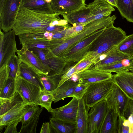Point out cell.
<instances>
[{
  "instance_id": "obj_27",
  "label": "cell",
  "mask_w": 133,
  "mask_h": 133,
  "mask_svg": "<svg viewBox=\"0 0 133 133\" xmlns=\"http://www.w3.org/2000/svg\"><path fill=\"white\" fill-rule=\"evenodd\" d=\"M49 32L28 33L18 35L20 44L25 46L34 43L40 40H48Z\"/></svg>"
},
{
  "instance_id": "obj_29",
  "label": "cell",
  "mask_w": 133,
  "mask_h": 133,
  "mask_svg": "<svg viewBox=\"0 0 133 133\" xmlns=\"http://www.w3.org/2000/svg\"><path fill=\"white\" fill-rule=\"evenodd\" d=\"M117 8L123 18L133 23V0H117Z\"/></svg>"
},
{
  "instance_id": "obj_45",
  "label": "cell",
  "mask_w": 133,
  "mask_h": 133,
  "mask_svg": "<svg viewBox=\"0 0 133 133\" xmlns=\"http://www.w3.org/2000/svg\"><path fill=\"white\" fill-rule=\"evenodd\" d=\"M55 133L52 127L49 122L44 123L41 127L40 133Z\"/></svg>"
},
{
  "instance_id": "obj_50",
  "label": "cell",
  "mask_w": 133,
  "mask_h": 133,
  "mask_svg": "<svg viewBox=\"0 0 133 133\" xmlns=\"http://www.w3.org/2000/svg\"><path fill=\"white\" fill-rule=\"evenodd\" d=\"M129 71L130 72L133 73V66L130 69Z\"/></svg>"
},
{
  "instance_id": "obj_21",
  "label": "cell",
  "mask_w": 133,
  "mask_h": 133,
  "mask_svg": "<svg viewBox=\"0 0 133 133\" xmlns=\"http://www.w3.org/2000/svg\"><path fill=\"white\" fill-rule=\"evenodd\" d=\"M78 83L71 78L58 87L54 90L50 92L53 95L54 103L67 97H73L75 87Z\"/></svg>"
},
{
  "instance_id": "obj_30",
  "label": "cell",
  "mask_w": 133,
  "mask_h": 133,
  "mask_svg": "<svg viewBox=\"0 0 133 133\" xmlns=\"http://www.w3.org/2000/svg\"><path fill=\"white\" fill-rule=\"evenodd\" d=\"M23 101L22 97L17 92L11 98L7 99L0 98V116L4 115L16 105Z\"/></svg>"
},
{
  "instance_id": "obj_6",
  "label": "cell",
  "mask_w": 133,
  "mask_h": 133,
  "mask_svg": "<svg viewBox=\"0 0 133 133\" xmlns=\"http://www.w3.org/2000/svg\"><path fill=\"white\" fill-rule=\"evenodd\" d=\"M105 28L99 30L86 37L65 53L62 57L68 63L78 62L89 51L94 42Z\"/></svg>"
},
{
  "instance_id": "obj_15",
  "label": "cell",
  "mask_w": 133,
  "mask_h": 133,
  "mask_svg": "<svg viewBox=\"0 0 133 133\" xmlns=\"http://www.w3.org/2000/svg\"><path fill=\"white\" fill-rule=\"evenodd\" d=\"M77 75L78 82L87 85L109 79L112 77V75L111 73L92 66Z\"/></svg>"
},
{
  "instance_id": "obj_44",
  "label": "cell",
  "mask_w": 133,
  "mask_h": 133,
  "mask_svg": "<svg viewBox=\"0 0 133 133\" xmlns=\"http://www.w3.org/2000/svg\"><path fill=\"white\" fill-rule=\"evenodd\" d=\"M6 65L0 68V88H2L8 78Z\"/></svg>"
},
{
  "instance_id": "obj_48",
  "label": "cell",
  "mask_w": 133,
  "mask_h": 133,
  "mask_svg": "<svg viewBox=\"0 0 133 133\" xmlns=\"http://www.w3.org/2000/svg\"><path fill=\"white\" fill-rule=\"evenodd\" d=\"M107 2L112 6L117 8V0H105Z\"/></svg>"
},
{
  "instance_id": "obj_38",
  "label": "cell",
  "mask_w": 133,
  "mask_h": 133,
  "mask_svg": "<svg viewBox=\"0 0 133 133\" xmlns=\"http://www.w3.org/2000/svg\"><path fill=\"white\" fill-rule=\"evenodd\" d=\"M38 106L35 104L28 105L22 117L21 122L22 126L26 125L35 117L40 108Z\"/></svg>"
},
{
  "instance_id": "obj_16",
  "label": "cell",
  "mask_w": 133,
  "mask_h": 133,
  "mask_svg": "<svg viewBox=\"0 0 133 133\" xmlns=\"http://www.w3.org/2000/svg\"><path fill=\"white\" fill-rule=\"evenodd\" d=\"M28 105L24 101L16 105L4 115L0 116V129L5 127L19 121L26 110Z\"/></svg>"
},
{
  "instance_id": "obj_51",
  "label": "cell",
  "mask_w": 133,
  "mask_h": 133,
  "mask_svg": "<svg viewBox=\"0 0 133 133\" xmlns=\"http://www.w3.org/2000/svg\"><path fill=\"white\" fill-rule=\"evenodd\" d=\"M97 0H94V1H96Z\"/></svg>"
},
{
  "instance_id": "obj_40",
  "label": "cell",
  "mask_w": 133,
  "mask_h": 133,
  "mask_svg": "<svg viewBox=\"0 0 133 133\" xmlns=\"http://www.w3.org/2000/svg\"><path fill=\"white\" fill-rule=\"evenodd\" d=\"M85 26L83 24H81L66 29L65 35L63 39H68L75 36L83 30Z\"/></svg>"
},
{
  "instance_id": "obj_35",
  "label": "cell",
  "mask_w": 133,
  "mask_h": 133,
  "mask_svg": "<svg viewBox=\"0 0 133 133\" xmlns=\"http://www.w3.org/2000/svg\"><path fill=\"white\" fill-rule=\"evenodd\" d=\"M65 39H53L51 40H44L39 41L32 44L24 46L28 49L37 48L41 49H50L52 50L63 43Z\"/></svg>"
},
{
  "instance_id": "obj_1",
  "label": "cell",
  "mask_w": 133,
  "mask_h": 133,
  "mask_svg": "<svg viewBox=\"0 0 133 133\" xmlns=\"http://www.w3.org/2000/svg\"><path fill=\"white\" fill-rule=\"evenodd\" d=\"M54 13L46 14L35 12L20 5L14 26L12 29L16 35L28 33L45 32L49 26L67 25L66 20L61 19Z\"/></svg>"
},
{
  "instance_id": "obj_13",
  "label": "cell",
  "mask_w": 133,
  "mask_h": 133,
  "mask_svg": "<svg viewBox=\"0 0 133 133\" xmlns=\"http://www.w3.org/2000/svg\"><path fill=\"white\" fill-rule=\"evenodd\" d=\"M78 107V100L75 97L66 104L52 109L50 112L52 118L69 122H76Z\"/></svg>"
},
{
  "instance_id": "obj_3",
  "label": "cell",
  "mask_w": 133,
  "mask_h": 133,
  "mask_svg": "<svg viewBox=\"0 0 133 133\" xmlns=\"http://www.w3.org/2000/svg\"><path fill=\"white\" fill-rule=\"evenodd\" d=\"M116 18L115 15L94 21L85 25L83 30L75 36L66 39L59 48L64 55L86 37L101 29L113 25Z\"/></svg>"
},
{
  "instance_id": "obj_22",
  "label": "cell",
  "mask_w": 133,
  "mask_h": 133,
  "mask_svg": "<svg viewBox=\"0 0 133 133\" xmlns=\"http://www.w3.org/2000/svg\"><path fill=\"white\" fill-rule=\"evenodd\" d=\"M118 117L116 112L108 108L99 133H118Z\"/></svg>"
},
{
  "instance_id": "obj_25",
  "label": "cell",
  "mask_w": 133,
  "mask_h": 133,
  "mask_svg": "<svg viewBox=\"0 0 133 133\" xmlns=\"http://www.w3.org/2000/svg\"><path fill=\"white\" fill-rule=\"evenodd\" d=\"M19 76L22 77L27 81L39 87L42 89H44L41 82L39 75L20 59Z\"/></svg>"
},
{
  "instance_id": "obj_9",
  "label": "cell",
  "mask_w": 133,
  "mask_h": 133,
  "mask_svg": "<svg viewBox=\"0 0 133 133\" xmlns=\"http://www.w3.org/2000/svg\"><path fill=\"white\" fill-rule=\"evenodd\" d=\"M15 35L13 30L5 33L0 30V68L6 65L11 57L18 51Z\"/></svg>"
},
{
  "instance_id": "obj_28",
  "label": "cell",
  "mask_w": 133,
  "mask_h": 133,
  "mask_svg": "<svg viewBox=\"0 0 133 133\" xmlns=\"http://www.w3.org/2000/svg\"><path fill=\"white\" fill-rule=\"evenodd\" d=\"M97 59L91 51H89L81 60L73 65L75 70V75L90 68L95 63Z\"/></svg>"
},
{
  "instance_id": "obj_23",
  "label": "cell",
  "mask_w": 133,
  "mask_h": 133,
  "mask_svg": "<svg viewBox=\"0 0 133 133\" xmlns=\"http://www.w3.org/2000/svg\"><path fill=\"white\" fill-rule=\"evenodd\" d=\"M21 3L26 8L35 12L49 14H54L50 3L46 0H22Z\"/></svg>"
},
{
  "instance_id": "obj_26",
  "label": "cell",
  "mask_w": 133,
  "mask_h": 133,
  "mask_svg": "<svg viewBox=\"0 0 133 133\" xmlns=\"http://www.w3.org/2000/svg\"><path fill=\"white\" fill-rule=\"evenodd\" d=\"M50 123L55 133H76V122H69L50 118Z\"/></svg>"
},
{
  "instance_id": "obj_36",
  "label": "cell",
  "mask_w": 133,
  "mask_h": 133,
  "mask_svg": "<svg viewBox=\"0 0 133 133\" xmlns=\"http://www.w3.org/2000/svg\"><path fill=\"white\" fill-rule=\"evenodd\" d=\"M119 51L133 57V34L127 36L117 45Z\"/></svg>"
},
{
  "instance_id": "obj_5",
  "label": "cell",
  "mask_w": 133,
  "mask_h": 133,
  "mask_svg": "<svg viewBox=\"0 0 133 133\" xmlns=\"http://www.w3.org/2000/svg\"><path fill=\"white\" fill-rule=\"evenodd\" d=\"M28 49L36 55L44 65L50 69L51 75H61L68 63L63 57L55 55L50 49L32 48Z\"/></svg>"
},
{
  "instance_id": "obj_20",
  "label": "cell",
  "mask_w": 133,
  "mask_h": 133,
  "mask_svg": "<svg viewBox=\"0 0 133 133\" xmlns=\"http://www.w3.org/2000/svg\"><path fill=\"white\" fill-rule=\"evenodd\" d=\"M129 56L123 54L118 49L117 45L100 56L98 62L93 65L95 68L112 64L130 58Z\"/></svg>"
},
{
  "instance_id": "obj_11",
  "label": "cell",
  "mask_w": 133,
  "mask_h": 133,
  "mask_svg": "<svg viewBox=\"0 0 133 133\" xmlns=\"http://www.w3.org/2000/svg\"><path fill=\"white\" fill-rule=\"evenodd\" d=\"M16 91L23 101L28 105H36L41 88L21 76L16 78Z\"/></svg>"
},
{
  "instance_id": "obj_33",
  "label": "cell",
  "mask_w": 133,
  "mask_h": 133,
  "mask_svg": "<svg viewBox=\"0 0 133 133\" xmlns=\"http://www.w3.org/2000/svg\"><path fill=\"white\" fill-rule=\"evenodd\" d=\"M54 99L53 95L50 92L45 89H41L36 105H40L41 108H45L50 112L53 109L51 107V104Z\"/></svg>"
},
{
  "instance_id": "obj_12",
  "label": "cell",
  "mask_w": 133,
  "mask_h": 133,
  "mask_svg": "<svg viewBox=\"0 0 133 133\" xmlns=\"http://www.w3.org/2000/svg\"><path fill=\"white\" fill-rule=\"evenodd\" d=\"M20 59L39 75H51L50 69L41 59L29 49L23 46L17 52Z\"/></svg>"
},
{
  "instance_id": "obj_43",
  "label": "cell",
  "mask_w": 133,
  "mask_h": 133,
  "mask_svg": "<svg viewBox=\"0 0 133 133\" xmlns=\"http://www.w3.org/2000/svg\"><path fill=\"white\" fill-rule=\"evenodd\" d=\"M124 116L133 125V101L130 99L124 112Z\"/></svg>"
},
{
  "instance_id": "obj_7",
  "label": "cell",
  "mask_w": 133,
  "mask_h": 133,
  "mask_svg": "<svg viewBox=\"0 0 133 133\" xmlns=\"http://www.w3.org/2000/svg\"><path fill=\"white\" fill-rule=\"evenodd\" d=\"M22 0H5L0 12V29L4 33L12 30Z\"/></svg>"
},
{
  "instance_id": "obj_49",
  "label": "cell",
  "mask_w": 133,
  "mask_h": 133,
  "mask_svg": "<svg viewBox=\"0 0 133 133\" xmlns=\"http://www.w3.org/2000/svg\"><path fill=\"white\" fill-rule=\"evenodd\" d=\"M5 0H0V12L1 11Z\"/></svg>"
},
{
  "instance_id": "obj_14",
  "label": "cell",
  "mask_w": 133,
  "mask_h": 133,
  "mask_svg": "<svg viewBox=\"0 0 133 133\" xmlns=\"http://www.w3.org/2000/svg\"><path fill=\"white\" fill-rule=\"evenodd\" d=\"M85 0H51L52 9L58 15H66L81 8L86 5Z\"/></svg>"
},
{
  "instance_id": "obj_47",
  "label": "cell",
  "mask_w": 133,
  "mask_h": 133,
  "mask_svg": "<svg viewBox=\"0 0 133 133\" xmlns=\"http://www.w3.org/2000/svg\"><path fill=\"white\" fill-rule=\"evenodd\" d=\"M65 29L60 31L54 32L52 39L64 38L65 35Z\"/></svg>"
},
{
  "instance_id": "obj_37",
  "label": "cell",
  "mask_w": 133,
  "mask_h": 133,
  "mask_svg": "<svg viewBox=\"0 0 133 133\" xmlns=\"http://www.w3.org/2000/svg\"><path fill=\"white\" fill-rule=\"evenodd\" d=\"M43 109L40 108L33 118L26 125L22 126L19 133H35L39 119V116Z\"/></svg>"
},
{
  "instance_id": "obj_18",
  "label": "cell",
  "mask_w": 133,
  "mask_h": 133,
  "mask_svg": "<svg viewBox=\"0 0 133 133\" xmlns=\"http://www.w3.org/2000/svg\"><path fill=\"white\" fill-rule=\"evenodd\" d=\"M114 83L126 95L133 101V73L124 71L112 75Z\"/></svg>"
},
{
  "instance_id": "obj_32",
  "label": "cell",
  "mask_w": 133,
  "mask_h": 133,
  "mask_svg": "<svg viewBox=\"0 0 133 133\" xmlns=\"http://www.w3.org/2000/svg\"><path fill=\"white\" fill-rule=\"evenodd\" d=\"M16 79L8 77L0 88V98L7 99L12 97L16 92Z\"/></svg>"
},
{
  "instance_id": "obj_34",
  "label": "cell",
  "mask_w": 133,
  "mask_h": 133,
  "mask_svg": "<svg viewBox=\"0 0 133 133\" xmlns=\"http://www.w3.org/2000/svg\"><path fill=\"white\" fill-rule=\"evenodd\" d=\"M20 59L15 54L13 55L8 62L6 68L8 77L16 78L19 73Z\"/></svg>"
},
{
  "instance_id": "obj_8",
  "label": "cell",
  "mask_w": 133,
  "mask_h": 133,
  "mask_svg": "<svg viewBox=\"0 0 133 133\" xmlns=\"http://www.w3.org/2000/svg\"><path fill=\"white\" fill-rule=\"evenodd\" d=\"M105 99L108 108L113 110L120 116H124L130 99L114 83Z\"/></svg>"
},
{
  "instance_id": "obj_39",
  "label": "cell",
  "mask_w": 133,
  "mask_h": 133,
  "mask_svg": "<svg viewBox=\"0 0 133 133\" xmlns=\"http://www.w3.org/2000/svg\"><path fill=\"white\" fill-rule=\"evenodd\" d=\"M133 133V125L124 116H118V133Z\"/></svg>"
},
{
  "instance_id": "obj_2",
  "label": "cell",
  "mask_w": 133,
  "mask_h": 133,
  "mask_svg": "<svg viewBox=\"0 0 133 133\" xmlns=\"http://www.w3.org/2000/svg\"><path fill=\"white\" fill-rule=\"evenodd\" d=\"M126 36L121 28L110 25L105 28L95 41L89 51L94 52L97 60L100 56L116 46Z\"/></svg>"
},
{
  "instance_id": "obj_24",
  "label": "cell",
  "mask_w": 133,
  "mask_h": 133,
  "mask_svg": "<svg viewBox=\"0 0 133 133\" xmlns=\"http://www.w3.org/2000/svg\"><path fill=\"white\" fill-rule=\"evenodd\" d=\"M133 66V57H131L112 64L101 66L97 68L106 72L117 73L129 71Z\"/></svg>"
},
{
  "instance_id": "obj_19",
  "label": "cell",
  "mask_w": 133,
  "mask_h": 133,
  "mask_svg": "<svg viewBox=\"0 0 133 133\" xmlns=\"http://www.w3.org/2000/svg\"><path fill=\"white\" fill-rule=\"evenodd\" d=\"M78 101V107L76 119V133H88V111L90 107L86 104L83 98Z\"/></svg>"
},
{
  "instance_id": "obj_42",
  "label": "cell",
  "mask_w": 133,
  "mask_h": 133,
  "mask_svg": "<svg viewBox=\"0 0 133 133\" xmlns=\"http://www.w3.org/2000/svg\"><path fill=\"white\" fill-rule=\"evenodd\" d=\"M87 86V85L78 82L75 87L73 97H75L78 100L83 98Z\"/></svg>"
},
{
  "instance_id": "obj_31",
  "label": "cell",
  "mask_w": 133,
  "mask_h": 133,
  "mask_svg": "<svg viewBox=\"0 0 133 133\" xmlns=\"http://www.w3.org/2000/svg\"><path fill=\"white\" fill-rule=\"evenodd\" d=\"M41 82L44 89L51 92L58 87L61 75L55 74L48 76L39 75Z\"/></svg>"
},
{
  "instance_id": "obj_41",
  "label": "cell",
  "mask_w": 133,
  "mask_h": 133,
  "mask_svg": "<svg viewBox=\"0 0 133 133\" xmlns=\"http://www.w3.org/2000/svg\"><path fill=\"white\" fill-rule=\"evenodd\" d=\"M75 73V70L73 65L66 69H64L62 73L58 87L71 78Z\"/></svg>"
},
{
  "instance_id": "obj_10",
  "label": "cell",
  "mask_w": 133,
  "mask_h": 133,
  "mask_svg": "<svg viewBox=\"0 0 133 133\" xmlns=\"http://www.w3.org/2000/svg\"><path fill=\"white\" fill-rule=\"evenodd\" d=\"M90 108L88 112V133H99L107 113L108 109L107 103L104 99Z\"/></svg>"
},
{
  "instance_id": "obj_17",
  "label": "cell",
  "mask_w": 133,
  "mask_h": 133,
  "mask_svg": "<svg viewBox=\"0 0 133 133\" xmlns=\"http://www.w3.org/2000/svg\"><path fill=\"white\" fill-rule=\"evenodd\" d=\"M66 15H62L64 19L72 26L83 24L85 26L93 21L91 7L89 4Z\"/></svg>"
},
{
  "instance_id": "obj_46",
  "label": "cell",
  "mask_w": 133,
  "mask_h": 133,
  "mask_svg": "<svg viewBox=\"0 0 133 133\" xmlns=\"http://www.w3.org/2000/svg\"><path fill=\"white\" fill-rule=\"evenodd\" d=\"M20 121H18L6 126L4 133H16L17 126Z\"/></svg>"
},
{
  "instance_id": "obj_4",
  "label": "cell",
  "mask_w": 133,
  "mask_h": 133,
  "mask_svg": "<svg viewBox=\"0 0 133 133\" xmlns=\"http://www.w3.org/2000/svg\"><path fill=\"white\" fill-rule=\"evenodd\" d=\"M114 83L112 77L109 79L90 84L83 98L86 104L90 108L105 99Z\"/></svg>"
}]
</instances>
